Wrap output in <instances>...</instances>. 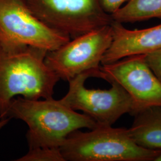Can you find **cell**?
Listing matches in <instances>:
<instances>
[{"label":"cell","instance_id":"1","mask_svg":"<svg viewBox=\"0 0 161 161\" xmlns=\"http://www.w3.org/2000/svg\"><path fill=\"white\" fill-rule=\"evenodd\" d=\"M47 51L29 46L0 44V118H6L12 99L53 98L60 79L45 64Z\"/></svg>","mask_w":161,"mask_h":161},{"label":"cell","instance_id":"2","mask_svg":"<svg viewBox=\"0 0 161 161\" xmlns=\"http://www.w3.org/2000/svg\"><path fill=\"white\" fill-rule=\"evenodd\" d=\"M6 118L24 121L29 127L26 137L29 149L40 147H60L71 132L97 126L92 118L72 109L62 100L53 98L12 99Z\"/></svg>","mask_w":161,"mask_h":161},{"label":"cell","instance_id":"3","mask_svg":"<svg viewBox=\"0 0 161 161\" xmlns=\"http://www.w3.org/2000/svg\"><path fill=\"white\" fill-rule=\"evenodd\" d=\"M60 149L66 161H154L161 152L138 146L127 129L98 125L71 132Z\"/></svg>","mask_w":161,"mask_h":161},{"label":"cell","instance_id":"4","mask_svg":"<svg viewBox=\"0 0 161 161\" xmlns=\"http://www.w3.org/2000/svg\"><path fill=\"white\" fill-rule=\"evenodd\" d=\"M112 40L110 25L104 26L47 52L45 64L62 80L69 82L86 72H92L95 78H99L102 60Z\"/></svg>","mask_w":161,"mask_h":161},{"label":"cell","instance_id":"5","mask_svg":"<svg viewBox=\"0 0 161 161\" xmlns=\"http://www.w3.org/2000/svg\"><path fill=\"white\" fill-rule=\"evenodd\" d=\"M30 10L53 29L71 39L110 25L99 0H25Z\"/></svg>","mask_w":161,"mask_h":161},{"label":"cell","instance_id":"6","mask_svg":"<svg viewBox=\"0 0 161 161\" xmlns=\"http://www.w3.org/2000/svg\"><path fill=\"white\" fill-rule=\"evenodd\" d=\"M70 39L36 17L25 0H0V44L29 46L50 52Z\"/></svg>","mask_w":161,"mask_h":161},{"label":"cell","instance_id":"7","mask_svg":"<svg viewBox=\"0 0 161 161\" xmlns=\"http://www.w3.org/2000/svg\"><path fill=\"white\" fill-rule=\"evenodd\" d=\"M95 78L92 72L76 76L69 81V90L62 101L75 111L92 118L98 126H112L121 116L131 114L132 102L127 92L115 81L109 90L88 89L85 82Z\"/></svg>","mask_w":161,"mask_h":161},{"label":"cell","instance_id":"8","mask_svg":"<svg viewBox=\"0 0 161 161\" xmlns=\"http://www.w3.org/2000/svg\"><path fill=\"white\" fill-rule=\"evenodd\" d=\"M100 70L99 78L115 81L127 92L132 100V116L150 106H161V82L149 67L145 55L103 64Z\"/></svg>","mask_w":161,"mask_h":161},{"label":"cell","instance_id":"9","mask_svg":"<svg viewBox=\"0 0 161 161\" xmlns=\"http://www.w3.org/2000/svg\"><path fill=\"white\" fill-rule=\"evenodd\" d=\"M112 40L102 60V65L112 64L124 58L146 55L161 48V24L139 30H130L122 23L110 24Z\"/></svg>","mask_w":161,"mask_h":161},{"label":"cell","instance_id":"10","mask_svg":"<svg viewBox=\"0 0 161 161\" xmlns=\"http://www.w3.org/2000/svg\"><path fill=\"white\" fill-rule=\"evenodd\" d=\"M134 116L131 127L127 129L132 140L145 149L161 150V106L146 108Z\"/></svg>","mask_w":161,"mask_h":161},{"label":"cell","instance_id":"11","mask_svg":"<svg viewBox=\"0 0 161 161\" xmlns=\"http://www.w3.org/2000/svg\"><path fill=\"white\" fill-rule=\"evenodd\" d=\"M110 16L113 21L121 23L161 18V0H128Z\"/></svg>","mask_w":161,"mask_h":161},{"label":"cell","instance_id":"12","mask_svg":"<svg viewBox=\"0 0 161 161\" xmlns=\"http://www.w3.org/2000/svg\"><path fill=\"white\" fill-rule=\"evenodd\" d=\"M17 161H66L60 147H40L30 149Z\"/></svg>","mask_w":161,"mask_h":161},{"label":"cell","instance_id":"13","mask_svg":"<svg viewBox=\"0 0 161 161\" xmlns=\"http://www.w3.org/2000/svg\"><path fill=\"white\" fill-rule=\"evenodd\" d=\"M149 67L161 82V48L145 55Z\"/></svg>","mask_w":161,"mask_h":161},{"label":"cell","instance_id":"14","mask_svg":"<svg viewBox=\"0 0 161 161\" xmlns=\"http://www.w3.org/2000/svg\"><path fill=\"white\" fill-rule=\"evenodd\" d=\"M128 0H99L100 6L104 12L112 14L124 6Z\"/></svg>","mask_w":161,"mask_h":161},{"label":"cell","instance_id":"15","mask_svg":"<svg viewBox=\"0 0 161 161\" xmlns=\"http://www.w3.org/2000/svg\"><path fill=\"white\" fill-rule=\"evenodd\" d=\"M10 119L9 118H0V130L4 127L6 124L8 123V122Z\"/></svg>","mask_w":161,"mask_h":161},{"label":"cell","instance_id":"16","mask_svg":"<svg viewBox=\"0 0 161 161\" xmlns=\"http://www.w3.org/2000/svg\"><path fill=\"white\" fill-rule=\"evenodd\" d=\"M154 161H161V153L156 158Z\"/></svg>","mask_w":161,"mask_h":161}]
</instances>
